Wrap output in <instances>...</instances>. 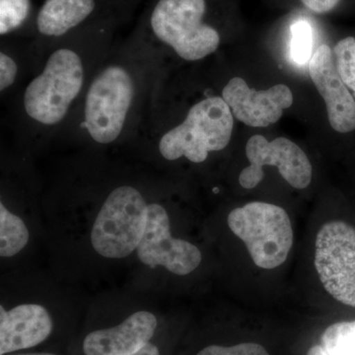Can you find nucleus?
Masks as SVG:
<instances>
[{"label":"nucleus","instance_id":"f257e3e1","mask_svg":"<svg viewBox=\"0 0 355 355\" xmlns=\"http://www.w3.org/2000/svg\"><path fill=\"white\" fill-rule=\"evenodd\" d=\"M125 23H96L35 49L41 55L36 69L6 101L9 128L20 144L44 146L58 139Z\"/></svg>","mask_w":355,"mask_h":355},{"label":"nucleus","instance_id":"f03ea898","mask_svg":"<svg viewBox=\"0 0 355 355\" xmlns=\"http://www.w3.org/2000/svg\"><path fill=\"white\" fill-rule=\"evenodd\" d=\"M167 69L133 28L96 70L57 139L98 148L130 144Z\"/></svg>","mask_w":355,"mask_h":355},{"label":"nucleus","instance_id":"7ed1b4c3","mask_svg":"<svg viewBox=\"0 0 355 355\" xmlns=\"http://www.w3.org/2000/svg\"><path fill=\"white\" fill-rule=\"evenodd\" d=\"M233 128L234 116L228 105L207 89L205 97L191 105L177 123L144 116L130 144L150 147L169 162L184 158L202 164L210 153L228 146Z\"/></svg>","mask_w":355,"mask_h":355},{"label":"nucleus","instance_id":"20e7f679","mask_svg":"<svg viewBox=\"0 0 355 355\" xmlns=\"http://www.w3.org/2000/svg\"><path fill=\"white\" fill-rule=\"evenodd\" d=\"M207 0H147L135 29L167 64L197 62L216 53L221 35L207 22Z\"/></svg>","mask_w":355,"mask_h":355},{"label":"nucleus","instance_id":"39448f33","mask_svg":"<svg viewBox=\"0 0 355 355\" xmlns=\"http://www.w3.org/2000/svg\"><path fill=\"white\" fill-rule=\"evenodd\" d=\"M149 203L139 187H114L105 198L91 230L95 251L109 259L125 258L135 251L146 229Z\"/></svg>","mask_w":355,"mask_h":355},{"label":"nucleus","instance_id":"423d86ee","mask_svg":"<svg viewBox=\"0 0 355 355\" xmlns=\"http://www.w3.org/2000/svg\"><path fill=\"white\" fill-rule=\"evenodd\" d=\"M229 228L246 245L254 265L272 270L287 260L293 230L286 210L272 203L253 202L229 214Z\"/></svg>","mask_w":355,"mask_h":355},{"label":"nucleus","instance_id":"0eeeda50","mask_svg":"<svg viewBox=\"0 0 355 355\" xmlns=\"http://www.w3.org/2000/svg\"><path fill=\"white\" fill-rule=\"evenodd\" d=\"M146 0H44L35 21L33 48L41 49L89 25L132 19Z\"/></svg>","mask_w":355,"mask_h":355},{"label":"nucleus","instance_id":"6e6552de","mask_svg":"<svg viewBox=\"0 0 355 355\" xmlns=\"http://www.w3.org/2000/svg\"><path fill=\"white\" fill-rule=\"evenodd\" d=\"M315 266L329 294L355 307V229L343 221L324 223L316 238Z\"/></svg>","mask_w":355,"mask_h":355},{"label":"nucleus","instance_id":"1a4fd4ad","mask_svg":"<svg viewBox=\"0 0 355 355\" xmlns=\"http://www.w3.org/2000/svg\"><path fill=\"white\" fill-rule=\"evenodd\" d=\"M246 155L250 165L242 170L239 183L248 190L261 183L263 166H277L287 183L298 190L307 188L312 181V165L307 155L286 137L268 141L263 135H254L248 140Z\"/></svg>","mask_w":355,"mask_h":355},{"label":"nucleus","instance_id":"9d476101","mask_svg":"<svg viewBox=\"0 0 355 355\" xmlns=\"http://www.w3.org/2000/svg\"><path fill=\"white\" fill-rule=\"evenodd\" d=\"M170 229L169 214L165 207L160 203H149L137 257L150 268L161 266L174 275H189L202 263V253L191 243L173 238Z\"/></svg>","mask_w":355,"mask_h":355},{"label":"nucleus","instance_id":"9b49d317","mask_svg":"<svg viewBox=\"0 0 355 355\" xmlns=\"http://www.w3.org/2000/svg\"><path fill=\"white\" fill-rule=\"evenodd\" d=\"M221 97L235 119L253 128H266L277 123L284 110L291 108L293 103L291 90L284 84L256 90L250 88L241 77L231 78L222 89Z\"/></svg>","mask_w":355,"mask_h":355},{"label":"nucleus","instance_id":"f8f14e48","mask_svg":"<svg viewBox=\"0 0 355 355\" xmlns=\"http://www.w3.org/2000/svg\"><path fill=\"white\" fill-rule=\"evenodd\" d=\"M158 319L149 311H137L119 323L98 327L83 336L80 355H132L153 340Z\"/></svg>","mask_w":355,"mask_h":355},{"label":"nucleus","instance_id":"ddd939ff","mask_svg":"<svg viewBox=\"0 0 355 355\" xmlns=\"http://www.w3.org/2000/svg\"><path fill=\"white\" fill-rule=\"evenodd\" d=\"M309 73L326 103L331 127L340 133L354 130L355 99L338 74L330 46L322 44L313 53Z\"/></svg>","mask_w":355,"mask_h":355},{"label":"nucleus","instance_id":"4468645a","mask_svg":"<svg viewBox=\"0 0 355 355\" xmlns=\"http://www.w3.org/2000/svg\"><path fill=\"white\" fill-rule=\"evenodd\" d=\"M55 322L39 304H21L7 311L0 306V355L36 349L51 340Z\"/></svg>","mask_w":355,"mask_h":355},{"label":"nucleus","instance_id":"2eb2a0df","mask_svg":"<svg viewBox=\"0 0 355 355\" xmlns=\"http://www.w3.org/2000/svg\"><path fill=\"white\" fill-rule=\"evenodd\" d=\"M38 9L33 0H0V37L32 39Z\"/></svg>","mask_w":355,"mask_h":355},{"label":"nucleus","instance_id":"dca6fc26","mask_svg":"<svg viewBox=\"0 0 355 355\" xmlns=\"http://www.w3.org/2000/svg\"><path fill=\"white\" fill-rule=\"evenodd\" d=\"M29 241V231L22 218L0 202V256L10 258L20 253Z\"/></svg>","mask_w":355,"mask_h":355},{"label":"nucleus","instance_id":"f3484780","mask_svg":"<svg viewBox=\"0 0 355 355\" xmlns=\"http://www.w3.org/2000/svg\"><path fill=\"white\" fill-rule=\"evenodd\" d=\"M329 355H355V321L331 324L322 336Z\"/></svg>","mask_w":355,"mask_h":355},{"label":"nucleus","instance_id":"a211bd4d","mask_svg":"<svg viewBox=\"0 0 355 355\" xmlns=\"http://www.w3.org/2000/svg\"><path fill=\"white\" fill-rule=\"evenodd\" d=\"M334 58L338 74L347 88L354 92L355 99V38L340 40L334 48Z\"/></svg>","mask_w":355,"mask_h":355},{"label":"nucleus","instance_id":"6ab92c4d","mask_svg":"<svg viewBox=\"0 0 355 355\" xmlns=\"http://www.w3.org/2000/svg\"><path fill=\"white\" fill-rule=\"evenodd\" d=\"M291 55L298 64H305L312 58L313 29L304 20L297 21L291 28Z\"/></svg>","mask_w":355,"mask_h":355},{"label":"nucleus","instance_id":"aec40b11","mask_svg":"<svg viewBox=\"0 0 355 355\" xmlns=\"http://www.w3.org/2000/svg\"><path fill=\"white\" fill-rule=\"evenodd\" d=\"M195 355H270L263 345L254 343L224 347L220 345H209L198 350Z\"/></svg>","mask_w":355,"mask_h":355},{"label":"nucleus","instance_id":"412c9836","mask_svg":"<svg viewBox=\"0 0 355 355\" xmlns=\"http://www.w3.org/2000/svg\"><path fill=\"white\" fill-rule=\"evenodd\" d=\"M305 6L316 13H326L338 6L340 0H301Z\"/></svg>","mask_w":355,"mask_h":355},{"label":"nucleus","instance_id":"4be33fe9","mask_svg":"<svg viewBox=\"0 0 355 355\" xmlns=\"http://www.w3.org/2000/svg\"><path fill=\"white\" fill-rule=\"evenodd\" d=\"M132 355H164L163 354L162 347L155 343V338L150 342L147 343L141 349Z\"/></svg>","mask_w":355,"mask_h":355},{"label":"nucleus","instance_id":"5701e85b","mask_svg":"<svg viewBox=\"0 0 355 355\" xmlns=\"http://www.w3.org/2000/svg\"><path fill=\"white\" fill-rule=\"evenodd\" d=\"M307 355H329V354L327 352V350L324 349V347L315 345V347H312L308 350Z\"/></svg>","mask_w":355,"mask_h":355},{"label":"nucleus","instance_id":"b1692460","mask_svg":"<svg viewBox=\"0 0 355 355\" xmlns=\"http://www.w3.org/2000/svg\"><path fill=\"white\" fill-rule=\"evenodd\" d=\"M6 355H60L51 352H14Z\"/></svg>","mask_w":355,"mask_h":355}]
</instances>
